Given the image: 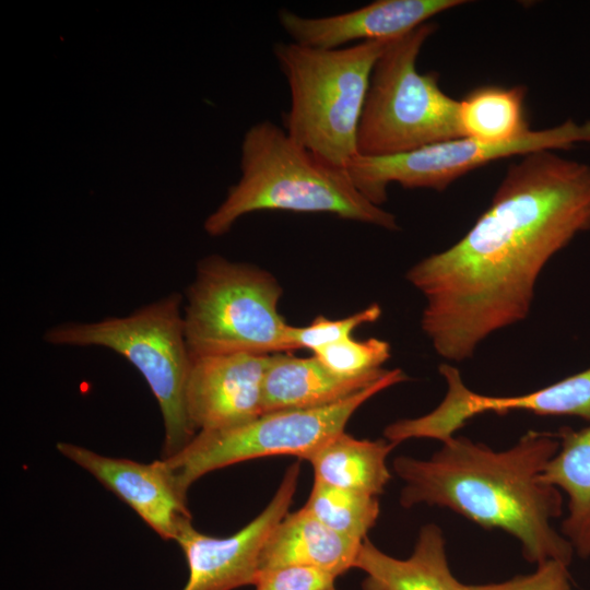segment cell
Wrapping results in <instances>:
<instances>
[{
    "mask_svg": "<svg viewBox=\"0 0 590 590\" xmlns=\"http://www.w3.org/2000/svg\"><path fill=\"white\" fill-rule=\"evenodd\" d=\"M590 229V165L554 151L511 164L489 206L451 247L406 272L425 297L421 327L451 362L531 310L546 263Z\"/></svg>",
    "mask_w": 590,
    "mask_h": 590,
    "instance_id": "obj_1",
    "label": "cell"
},
{
    "mask_svg": "<svg viewBox=\"0 0 590 590\" xmlns=\"http://www.w3.org/2000/svg\"><path fill=\"white\" fill-rule=\"evenodd\" d=\"M441 444L427 460H393L404 482L402 507L448 508L484 529L509 533L530 563L558 560L569 566L574 548L552 526L563 514V495L542 479L559 448L556 434L530 430L498 451L462 436Z\"/></svg>",
    "mask_w": 590,
    "mask_h": 590,
    "instance_id": "obj_2",
    "label": "cell"
},
{
    "mask_svg": "<svg viewBox=\"0 0 590 590\" xmlns=\"http://www.w3.org/2000/svg\"><path fill=\"white\" fill-rule=\"evenodd\" d=\"M240 178L204 221V231L222 236L244 215L264 210L329 213L340 219L398 231L394 214L370 202L343 167L331 165L295 142L272 121L245 133Z\"/></svg>",
    "mask_w": 590,
    "mask_h": 590,
    "instance_id": "obj_3",
    "label": "cell"
},
{
    "mask_svg": "<svg viewBox=\"0 0 590 590\" xmlns=\"http://www.w3.org/2000/svg\"><path fill=\"white\" fill-rule=\"evenodd\" d=\"M391 39L334 49L276 43L273 54L291 96L283 115L286 133L324 162L345 168L358 154V127L374 66Z\"/></svg>",
    "mask_w": 590,
    "mask_h": 590,
    "instance_id": "obj_4",
    "label": "cell"
},
{
    "mask_svg": "<svg viewBox=\"0 0 590 590\" xmlns=\"http://www.w3.org/2000/svg\"><path fill=\"white\" fill-rule=\"evenodd\" d=\"M43 338L57 346L108 349L135 367L162 413V459L178 452L196 435L186 410L191 354L181 294L169 293L122 317L64 321L47 329Z\"/></svg>",
    "mask_w": 590,
    "mask_h": 590,
    "instance_id": "obj_5",
    "label": "cell"
},
{
    "mask_svg": "<svg viewBox=\"0 0 590 590\" xmlns=\"http://www.w3.org/2000/svg\"><path fill=\"white\" fill-rule=\"evenodd\" d=\"M282 287L266 270L212 255L201 259L184 297L191 357L293 352L279 310Z\"/></svg>",
    "mask_w": 590,
    "mask_h": 590,
    "instance_id": "obj_6",
    "label": "cell"
},
{
    "mask_svg": "<svg viewBox=\"0 0 590 590\" xmlns=\"http://www.w3.org/2000/svg\"><path fill=\"white\" fill-rule=\"evenodd\" d=\"M436 28L427 22L392 38L379 56L358 127L359 155H397L463 137L459 101L440 88L437 73L416 68Z\"/></svg>",
    "mask_w": 590,
    "mask_h": 590,
    "instance_id": "obj_7",
    "label": "cell"
},
{
    "mask_svg": "<svg viewBox=\"0 0 590 590\" xmlns=\"http://www.w3.org/2000/svg\"><path fill=\"white\" fill-rule=\"evenodd\" d=\"M406 379L403 370L391 369L375 384L330 405L268 412L234 428L198 432L178 452L162 460L185 497L201 476L227 465L270 456L305 460L345 432L352 415L367 400Z\"/></svg>",
    "mask_w": 590,
    "mask_h": 590,
    "instance_id": "obj_8",
    "label": "cell"
},
{
    "mask_svg": "<svg viewBox=\"0 0 590 590\" xmlns=\"http://www.w3.org/2000/svg\"><path fill=\"white\" fill-rule=\"evenodd\" d=\"M579 143H590V120L577 122L569 118L504 143H484L462 137L397 155L357 154L345 169L356 188L381 206L388 199L390 184L405 189L442 191L461 176L494 161L538 151L568 150Z\"/></svg>",
    "mask_w": 590,
    "mask_h": 590,
    "instance_id": "obj_9",
    "label": "cell"
},
{
    "mask_svg": "<svg viewBox=\"0 0 590 590\" xmlns=\"http://www.w3.org/2000/svg\"><path fill=\"white\" fill-rule=\"evenodd\" d=\"M439 374L447 384L441 402L429 413L389 424L385 438L396 445L412 438L441 442L456 436L468 421L494 412L527 411L538 415L576 416L590 422V367L542 389L510 397L485 396L470 390L457 367L441 364Z\"/></svg>",
    "mask_w": 590,
    "mask_h": 590,
    "instance_id": "obj_10",
    "label": "cell"
},
{
    "mask_svg": "<svg viewBox=\"0 0 590 590\" xmlns=\"http://www.w3.org/2000/svg\"><path fill=\"white\" fill-rule=\"evenodd\" d=\"M290 465L267 507L236 533L216 538L201 533L191 518L181 520L175 540L185 554L189 576L182 590H233L256 583L264 545L288 514L299 476Z\"/></svg>",
    "mask_w": 590,
    "mask_h": 590,
    "instance_id": "obj_11",
    "label": "cell"
},
{
    "mask_svg": "<svg viewBox=\"0 0 590 590\" xmlns=\"http://www.w3.org/2000/svg\"><path fill=\"white\" fill-rule=\"evenodd\" d=\"M269 358L252 353L191 357L186 410L196 433L234 428L263 414Z\"/></svg>",
    "mask_w": 590,
    "mask_h": 590,
    "instance_id": "obj_12",
    "label": "cell"
},
{
    "mask_svg": "<svg viewBox=\"0 0 590 590\" xmlns=\"http://www.w3.org/2000/svg\"><path fill=\"white\" fill-rule=\"evenodd\" d=\"M57 449L125 502L162 539L175 540L181 520L191 518L187 498L162 459L141 463L70 442H58Z\"/></svg>",
    "mask_w": 590,
    "mask_h": 590,
    "instance_id": "obj_13",
    "label": "cell"
},
{
    "mask_svg": "<svg viewBox=\"0 0 590 590\" xmlns=\"http://www.w3.org/2000/svg\"><path fill=\"white\" fill-rule=\"evenodd\" d=\"M464 0H377L356 10L321 17H306L287 9L279 22L292 42L322 49L345 47L357 42L399 37Z\"/></svg>",
    "mask_w": 590,
    "mask_h": 590,
    "instance_id": "obj_14",
    "label": "cell"
},
{
    "mask_svg": "<svg viewBox=\"0 0 590 590\" xmlns=\"http://www.w3.org/2000/svg\"><path fill=\"white\" fill-rule=\"evenodd\" d=\"M355 567L366 574L362 590H470L451 574L446 541L435 523L421 528L414 551L405 559L384 553L366 538Z\"/></svg>",
    "mask_w": 590,
    "mask_h": 590,
    "instance_id": "obj_15",
    "label": "cell"
},
{
    "mask_svg": "<svg viewBox=\"0 0 590 590\" xmlns=\"http://www.w3.org/2000/svg\"><path fill=\"white\" fill-rule=\"evenodd\" d=\"M362 543L331 530L300 508L288 512L270 534L261 554L260 571L304 566L338 577L355 567Z\"/></svg>",
    "mask_w": 590,
    "mask_h": 590,
    "instance_id": "obj_16",
    "label": "cell"
},
{
    "mask_svg": "<svg viewBox=\"0 0 590 590\" xmlns=\"http://www.w3.org/2000/svg\"><path fill=\"white\" fill-rule=\"evenodd\" d=\"M385 375L341 378L330 373L314 355L271 354L263 381V413L330 405L367 388Z\"/></svg>",
    "mask_w": 590,
    "mask_h": 590,
    "instance_id": "obj_17",
    "label": "cell"
},
{
    "mask_svg": "<svg viewBox=\"0 0 590 590\" xmlns=\"http://www.w3.org/2000/svg\"><path fill=\"white\" fill-rule=\"evenodd\" d=\"M559 448L542 479L567 496V515L560 533L575 554L590 557V425L581 429L562 427Z\"/></svg>",
    "mask_w": 590,
    "mask_h": 590,
    "instance_id": "obj_18",
    "label": "cell"
},
{
    "mask_svg": "<svg viewBox=\"0 0 590 590\" xmlns=\"http://www.w3.org/2000/svg\"><path fill=\"white\" fill-rule=\"evenodd\" d=\"M396 446L387 439H357L343 432L305 460L311 464L317 482L378 496L391 477L387 458Z\"/></svg>",
    "mask_w": 590,
    "mask_h": 590,
    "instance_id": "obj_19",
    "label": "cell"
},
{
    "mask_svg": "<svg viewBox=\"0 0 590 590\" xmlns=\"http://www.w3.org/2000/svg\"><path fill=\"white\" fill-rule=\"evenodd\" d=\"M523 85H485L459 101L462 135L484 143H504L530 131Z\"/></svg>",
    "mask_w": 590,
    "mask_h": 590,
    "instance_id": "obj_20",
    "label": "cell"
},
{
    "mask_svg": "<svg viewBox=\"0 0 590 590\" xmlns=\"http://www.w3.org/2000/svg\"><path fill=\"white\" fill-rule=\"evenodd\" d=\"M331 530L363 542L379 516L377 496L314 481L303 507Z\"/></svg>",
    "mask_w": 590,
    "mask_h": 590,
    "instance_id": "obj_21",
    "label": "cell"
},
{
    "mask_svg": "<svg viewBox=\"0 0 590 590\" xmlns=\"http://www.w3.org/2000/svg\"><path fill=\"white\" fill-rule=\"evenodd\" d=\"M312 355L333 375L341 378H370L385 375L382 365L391 357L390 344L381 339H347L322 346Z\"/></svg>",
    "mask_w": 590,
    "mask_h": 590,
    "instance_id": "obj_22",
    "label": "cell"
},
{
    "mask_svg": "<svg viewBox=\"0 0 590 590\" xmlns=\"http://www.w3.org/2000/svg\"><path fill=\"white\" fill-rule=\"evenodd\" d=\"M380 316L381 307L374 303L344 318L318 316L307 326H291L288 338L292 350L306 349L312 353L322 346L351 339L357 328L377 321Z\"/></svg>",
    "mask_w": 590,
    "mask_h": 590,
    "instance_id": "obj_23",
    "label": "cell"
},
{
    "mask_svg": "<svg viewBox=\"0 0 590 590\" xmlns=\"http://www.w3.org/2000/svg\"><path fill=\"white\" fill-rule=\"evenodd\" d=\"M335 578L310 567L285 566L260 571L255 587L256 590H332Z\"/></svg>",
    "mask_w": 590,
    "mask_h": 590,
    "instance_id": "obj_24",
    "label": "cell"
},
{
    "mask_svg": "<svg viewBox=\"0 0 590 590\" xmlns=\"http://www.w3.org/2000/svg\"><path fill=\"white\" fill-rule=\"evenodd\" d=\"M470 590H571L568 565L558 560L539 564L533 574L500 583L470 586Z\"/></svg>",
    "mask_w": 590,
    "mask_h": 590,
    "instance_id": "obj_25",
    "label": "cell"
},
{
    "mask_svg": "<svg viewBox=\"0 0 590 590\" xmlns=\"http://www.w3.org/2000/svg\"><path fill=\"white\" fill-rule=\"evenodd\" d=\"M332 590H335L334 588Z\"/></svg>",
    "mask_w": 590,
    "mask_h": 590,
    "instance_id": "obj_26",
    "label": "cell"
}]
</instances>
